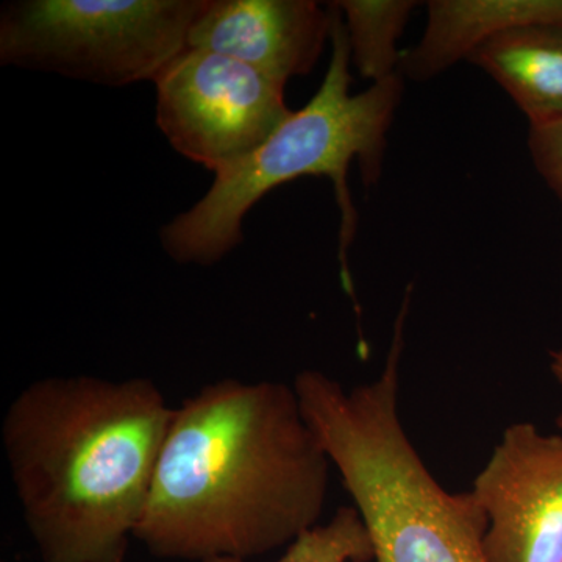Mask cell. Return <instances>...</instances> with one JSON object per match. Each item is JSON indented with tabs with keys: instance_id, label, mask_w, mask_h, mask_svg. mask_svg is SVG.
I'll list each match as a JSON object with an SVG mask.
<instances>
[{
	"instance_id": "14",
	"label": "cell",
	"mask_w": 562,
	"mask_h": 562,
	"mask_svg": "<svg viewBox=\"0 0 562 562\" xmlns=\"http://www.w3.org/2000/svg\"><path fill=\"white\" fill-rule=\"evenodd\" d=\"M550 371H552L554 380L562 387V349L550 351ZM557 427L562 431V412L557 417Z\"/></svg>"
},
{
	"instance_id": "10",
	"label": "cell",
	"mask_w": 562,
	"mask_h": 562,
	"mask_svg": "<svg viewBox=\"0 0 562 562\" xmlns=\"http://www.w3.org/2000/svg\"><path fill=\"white\" fill-rule=\"evenodd\" d=\"M468 61L501 85L530 125L562 117V29H517L492 36Z\"/></svg>"
},
{
	"instance_id": "11",
	"label": "cell",
	"mask_w": 562,
	"mask_h": 562,
	"mask_svg": "<svg viewBox=\"0 0 562 562\" xmlns=\"http://www.w3.org/2000/svg\"><path fill=\"white\" fill-rule=\"evenodd\" d=\"M341 11L349 38L351 65L362 79L379 83L397 76L402 50L398 40L419 5L413 0H341Z\"/></svg>"
},
{
	"instance_id": "12",
	"label": "cell",
	"mask_w": 562,
	"mask_h": 562,
	"mask_svg": "<svg viewBox=\"0 0 562 562\" xmlns=\"http://www.w3.org/2000/svg\"><path fill=\"white\" fill-rule=\"evenodd\" d=\"M375 560L368 527L357 508L341 506L327 524L306 530L273 562H372ZM206 562H249L222 558Z\"/></svg>"
},
{
	"instance_id": "6",
	"label": "cell",
	"mask_w": 562,
	"mask_h": 562,
	"mask_svg": "<svg viewBox=\"0 0 562 562\" xmlns=\"http://www.w3.org/2000/svg\"><path fill=\"white\" fill-rule=\"evenodd\" d=\"M157 125L214 173L246 160L291 116L284 85L216 52L188 47L154 80Z\"/></svg>"
},
{
	"instance_id": "13",
	"label": "cell",
	"mask_w": 562,
	"mask_h": 562,
	"mask_svg": "<svg viewBox=\"0 0 562 562\" xmlns=\"http://www.w3.org/2000/svg\"><path fill=\"white\" fill-rule=\"evenodd\" d=\"M528 149L536 171L562 203V117L530 125Z\"/></svg>"
},
{
	"instance_id": "1",
	"label": "cell",
	"mask_w": 562,
	"mask_h": 562,
	"mask_svg": "<svg viewBox=\"0 0 562 562\" xmlns=\"http://www.w3.org/2000/svg\"><path fill=\"white\" fill-rule=\"evenodd\" d=\"M331 461L294 384L211 382L173 408L135 531L166 561H250L319 525Z\"/></svg>"
},
{
	"instance_id": "2",
	"label": "cell",
	"mask_w": 562,
	"mask_h": 562,
	"mask_svg": "<svg viewBox=\"0 0 562 562\" xmlns=\"http://www.w3.org/2000/svg\"><path fill=\"white\" fill-rule=\"evenodd\" d=\"M172 417L143 376H46L21 390L0 441L41 561H125Z\"/></svg>"
},
{
	"instance_id": "3",
	"label": "cell",
	"mask_w": 562,
	"mask_h": 562,
	"mask_svg": "<svg viewBox=\"0 0 562 562\" xmlns=\"http://www.w3.org/2000/svg\"><path fill=\"white\" fill-rule=\"evenodd\" d=\"M408 317L398 314L379 379L346 390L305 369L294 380L303 416L368 527L373 562H487V516L472 491L443 490L405 431L401 364Z\"/></svg>"
},
{
	"instance_id": "9",
	"label": "cell",
	"mask_w": 562,
	"mask_h": 562,
	"mask_svg": "<svg viewBox=\"0 0 562 562\" xmlns=\"http://www.w3.org/2000/svg\"><path fill=\"white\" fill-rule=\"evenodd\" d=\"M530 27L562 29V0H431L424 35L403 50L398 72L435 79L492 36Z\"/></svg>"
},
{
	"instance_id": "5",
	"label": "cell",
	"mask_w": 562,
	"mask_h": 562,
	"mask_svg": "<svg viewBox=\"0 0 562 562\" xmlns=\"http://www.w3.org/2000/svg\"><path fill=\"white\" fill-rule=\"evenodd\" d=\"M209 0H16L0 13V63L125 87L157 79Z\"/></svg>"
},
{
	"instance_id": "7",
	"label": "cell",
	"mask_w": 562,
	"mask_h": 562,
	"mask_svg": "<svg viewBox=\"0 0 562 562\" xmlns=\"http://www.w3.org/2000/svg\"><path fill=\"white\" fill-rule=\"evenodd\" d=\"M471 491L487 516V562H562V435L509 425Z\"/></svg>"
},
{
	"instance_id": "4",
	"label": "cell",
	"mask_w": 562,
	"mask_h": 562,
	"mask_svg": "<svg viewBox=\"0 0 562 562\" xmlns=\"http://www.w3.org/2000/svg\"><path fill=\"white\" fill-rule=\"evenodd\" d=\"M331 58L319 90L271 138L232 168L217 172L201 201L161 228L162 249L180 265L211 266L243 243V222L266 194L302 177H327L339 222L338 258L344 291L357 303L349 249L358 231L350 165L371 188L383 173L387 133L402 102V74L368 90L350 91V46L341 11L330 3Z\"/></svg>"
},
{
	"instance_id": "8",
	"label": "cell",
	"mask_w": 562,
	"mask_h": 562,
	"mask_svg": "<svg viewBox=\"0 0 562 562\" xmlns=\"http://www.w3.org/2000/svg\"><path fill=\"white\" fill-rule=\"evenodd\" d=\"M330 33V7L313 0H209L188 47L235 58L286 85L312 72Z\"/></svg>"
}]
</instances>
